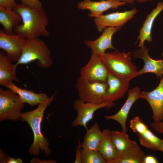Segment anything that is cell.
Listing matches in <instances>:
<instances>
[{"label":"cell","mask_w":163,"mask_h":163,"mask_svg":"<svg viewBox=\"0 0 163 163\" xmlns=\"http://www.w3.org/2000/svg\"><path fill=\"white\" fill-rule=\"evenodd\" d=\"M128 92L127 99L119 111L114 115L104 116L107 120H113L118 123L121 126L122 131L125 132L127 130L126 122L130 109L137 100L141 99L142 95V91L138 86L129 89Z\"/></svg>","instance_id":"cell-12"},{"label":"cell","mask_w":163,"mask_h":163,"mask_svg":"<svg viewBox=\"0 0 163 163\" xmlns=\"http://www.w3.org/2000/svg\"><path fill=\"white\" fill-rule=\"evenodd\" d=\"M121 27H108L105 28L101 35L93 40H86L84 44L90 49L92 53L101 56L108 49L117 50L112 44V39L113 34L120 30Z\"/></svg>","instance_id":"cell-14"},{"label":"cell","mask_w":163,"mask_h":163,"mask_svg":"<svg viewBox=\"0 0 163 163\" xmlns=\"http://www.w3.org/2000/svg\"><path fill=\"white\" fill-rule=\"evenodd\" d=\"M158 161L154 156L149 155L145 156L143 159V163H158Z\"/></svg>","instance_id":"cell-32"},{"label":"cell","mask_w":163,"mask_h":163,"mask_svg":"<svg viewBox=\"0 0 163 163\" xmlns=\"http://www.w3.org/2000/svg\"><path fill=\"white\" fill-rule=\"evenodd\" d=\"M107 101L114 102L123 97L129 89V82L122 81L108 73Z\"/></svg>","instance_id":"cell-17"},{"label":"cell","mask_w":163,"mask_h":163,"mask_svg":"<svg viewBox=\"0 0 163 163\" xmlns=\"http://www.w3.org/2000/svg\"><path fill=\"white\" fill-rule=\"evenodd\" d=\"M129 126L133 132L137 133L142 132L148 128L138 116L134 117L130 120Z\"/></svg>","instance_id":"cell-27"},{"label":"cell","mask_w":163,"mask_h":163,"mask_svg":"<svg viewBox=\"0 0 163 163\" xmlns=\"http://www.w3.org/2000/svg\"><path fill=\"white\" fill-rule=\"evenodd\" d=\"M141 99L146 100L150 105L154 122L163 121V76L154 90L142 92Z\"/></svg>","instance_id":"cell-13"},{"label":"cell","mask_w":163,"mask_h":163,"mask_svg":"<svg viewBox=\"0 0 163 163\" xmlns=\"http://www.w3.org/2000/svg\"><path fill=\"white\" fill-rule=\"evenodd\" d=\"M163 10V2H159L157 3L156 7L146 16L142 27L139 30L136 40V42L139 41L137 46L138 48L143 46L145 41L148 43H151L152 41L151 33L154 22Z\"/></svg>","instance_id":"cell-16"},{"label":"cell","mask_w":163,"mask_h":163,"mask_svg":"<svg viewBox=\"0 0 163 163\" xmlns=\"http://www.w3.org/2000/svg\"><path fill=\"white\" fill-rule=\"evenodd\" d=\"M12 62L3 51L0 52V85L2 86L13 82V81L19 82Z\"/></svg>","instance_id":"cell-21"},{"label":"cell","mask_w":163,"mask_h":163,"mask_svg":"<svg viewBox=\"0 0 163 163\" xmlns=\"http://www.w3.org/2000/svg\"><path fill=\"white\" fill-rule=\"evenodd\" d=\"M26 39L15 33L10 35L0 29V48L4 51L13 62L19 59Z\"/></svg>","instance_id":"cell-10"},{"label":"cell","mask_w":163,"mask_h":163,"mask_svg":"<svg viewBox=\"0 0 163 163\" xmlns=\"http://www.w3.org/2000/svg\"><path fill=\"white\" fill-rule=\"evenodd\" d=\"M22 3L32 8L42 7V3L39 0H20Z\"/></svg>","instance_id":"cell-28"},{"label":"cell","mask_w":163,"mask_h":163,"mask_svg":"<svg viewBox=\"0 0 163 163\" xmlns=\"http://www.w3.org/2000/svg\"><path fill=\"white\" fill-rule=\"evenodd\" d=\"M21 21V16L13 9L0 7V24L5 33L14 34V27Z\"/></svg>","instance_id":"cell-20"},{"label":"cell","mask_w":163,"mask_h":163,"mask_svg":"<svg viewBox=\"0 0 163 163\" xmlns=\"http://www.w3.org/2000/svg\"><path fill=\"white\" fill-rule=\"evenodd\" d=\"M81 143L79 140H78V145L76 148L75 159L74 163H82Z\"/></svg>","instance_id":"cell-31"},{"label":"cell","mask_w":163,"mask_h":163,"mask_svg":"<svg viewBox=\"0 0 163 163\" xmlns=\"http://www.w3.org/2000/svg\"><path fill=\"white\" fill-rule=\"evenodd\" d=\"M118 1L123 2L132 5L133 4L135 0H115Z\"/></svg>","instance_id":"cell-35"},{"label":"cell","mask_w":163,"mask_h":163,"mask_svg":"<svg viewBox=\"0 0 163 163\" xmlns=\"http://www.w3.org/2000/svg\"><path fill=\"white\" fill-rule=\"evenodd\" d=\"M126 4L125 2L115 0H102L98 1L83 0L77 4V6L79 9L89 10L90 13L88 16L94 18L103 14L104 12L108 10L117 8Z\"/></svg>","instance_id":"cell-15"},{"label":"cell","mask_w":163,"mask_h":163,"mask_svg":"<svg viewBox=\"0 0 163 163\" xmlns=\"http://www.w3.org/2000/svg\"><path fill=\"white\" fill-rule=\"evenodd\" d=\"M15 0H0V7L13 9L17 4Z\"/></svg>","instance_id":"cell-30"},{"label":"cell","mask_w":163,"mask_h":163,"mask_svg":"<svg viewBox=\"0 0 163 163\" xmlns=\"http://www.w3.org/2000/svg\"><path fill=\"white\" fill-rule=\"evenodd\" d=\"M159 151H161L163 153V142L161 146V147L160 148Z\"/></svg>","instance_id":"cell-37"},{"label":"cell","mask_w":163,"mask_h":163,"mask_svg":"<svg viewBox=\"0 0 163 163\" xmlns=\"http://www.w3.org/2000/svg\"><path fill=\"white\" fill-rule=\"evenodd\" d=\"M0 155V163H7L8 160L10 157L5 154L1 150Z\"/></svg>","instance_id":"cell-33"},{"label":"cell","mask_w":163,"mask_h":163,"mask_svg":"<svg viewBox=\"0 0 163 163\" xmlns=\"http://www.w3.org/2000/svg\"><path fill=\"white\" fill-rule=\"evenodd\" d=\"M56 94V92H55L46 101L39 104L37 109L21 113L20 120L27 122L33 133L34 141L29 150L30 155H38L41 150L46 156L51 153L48 140L43 136L41 132V124L45 110L53 101Z\"/></svg>","instance_id":"cell-2"},{"label":"cell","mask_w":163,"mask_h":163,"mask_svg":"<svg viewBox=\"0 0 163 163\" xmlns=\"http://www.w3.org/2000/svg\"><path fill=\"white\" fill-rule=\"evenodd\" d=\"M108 72L123 81L129 82L138 76V70L132 61L130 52H105L100 56Z\"/></svg>","instance_id":"cell-3"},{"label":"cell","mask_w":163,"mask_h":163,"mask_svg":"<svg viewBox=\"0 0 163 163\" xmlns=\"http://www.w3.org/2000/svg\"><path fill=\"white\" fill-rule=\"evenodd\" d=\"M115 105L114 102L106 101L100 104H95L85 102L78 98L74 101L73 105L74 108L77 111V117L71 124L74 127L83 126L87 130L88 129L87 124L93 118L96 111L103 108L110 109Z\"/></svg>","instance_id":"cell-7"},{"label":"cell","mask_w":163,"mask_h":163,"mask_svg":"<svg viewBox=\"0 0 163 163\" xmlns=\"http://www.w3.org/2000/svg\"><path fill=\"white\" fill-rule=\"evenodd\" d=\"M23 160L20 158L16 159L10 157L7 163H22Z\"/></svg>","instance_id":"cell-34"},{"label":"cell","mask_w":163,"mask_h":163,"mask_svg":"<svg viewBox=\"0 0 163 163\" xmlns=\"http://www.w3.org/2000/svg\"><path fill=\"white\" fill-rule=\"evenodd\" d=\"M110 136L118 155L129 147L137 143L135 141L129 139L126 132L122 130L121 131L111 130Z\"/></svg>","instance_id":"cell-24"},{"label":"cell","mask_w":163,"mask_h":163,"mask_svg":"<svg viewBox=\"0 0 163 163\" xmlns=\"http://www.w3.org/2000/svg\"><path fill=\"white\" fill-rule=\"evenodd\" d=\"M4 86L18 94L22 102L24 103H27L31 106L38 105L46 101L49 98L45 93H36L33 90H28L20 88L13 82Z\"/></svg>","instance_id":"cell-18"},{"label":"cell","mask_w":163,"mask_h":163,"mask_svg":"<svg viewBox=\"0 0 163 163\" xmlns=\"http://www.w3.org/2000/svg\"><path fill=\"white\" fill-rule=\"evenodd\" d=\"M150 127L158 133H163V121L154 122L150 124Z\"/></svg>","instance_id":"cell-29"},{"label":"cell","mask_w":163,"mask_h":163,"mask_svg":"<svg viewBox=\"0 0 163 163\" xmlns=\"http://www.w3.org/2000/svg\"><path fill=\"white\" fill-rule=\"evenodd\" d=\"M75 87L79 98L84 102L100 104L107 101V82H89L79 77Z\"/></svg>","instance_id":"cell-6"},{"label":"cell","mask_w":163,"mask_h":163,"mask_svg":"<svg viewBox=\"0 0 163 163\" xmlns=\"http://www.w3.org/2000/svg\"><path fill=\"white\" fill-rule=\"evenodd\" d=\"M153 0H135V1H136L138 2L139 3H146L148 2H151L153 1Z\"/></svg>","instance_id":"cell-36"},{"label":"cell","mask_w":163,"mask_h":163,"mask_svg":"<svg viewBox=\"0 0 163 163\" xmlns=\"http://www.w3.org/2000/svg\"><path fill=\"white\" fill-rule=\"evenodd\" d=\"M22 18V23L14 27V33L26 39L47 37L50 32L46 29L48 19L43 7L32 8L21 3L13 8Z\"/></svg>","instance_id":"cell-1"},{"label":"cell","mask_w":163,"mask_h":163,"mask_svg":"<svg viewBox=\"0 0 163 163\" xmlns=\"http://www.w3.org/2000/svg\"><path fill=\"white\" fill-rule=\"evenodd\" d=\"M134 51L132 55L134 58L141 59L144 62L143 67L138 71V76L151 73L160 79L163 76V59L155 60L151 58L148 54L149 49L144 45Z\"/></svg>","instance_id":"cell-11"},{"label":"cell","mask_w":163,"mask_h":163,"mask_svg":"<svg viewBox=\"0 0 163 163\" xmlns=\"http://www.w3.org/2000/svg\"><path fill=\"white\" fill-rule=\"evenodd\" d=\"M86 130L83 141L80 144L81 148L87 150H97L103 134L98 123L95 122L90 129Z\"/></svg>","instance_id":"cell-22"},{"label":"cell","mask_w":163,"mask_h":163,"mask_svg":"<svg viewBox=\"0 0 163 163\" xmlns=\"http://www.w3.org/2000/svg\"><path fill=\"white\" fill-rule=\"evenodd\" d=\"M110 128L102 131L101 140L97 151L107 161V163L115 159L117 154L112 142Z\"/></svg>","instance_id":"cell-23"},{"label":"cell","mask_w":163,"mask_h":163,"mask_svg":"<svg viewBox=\"0 0 163 163\" xmlns=\"http://www.w3.org/2000/svg\"><path fill=\"white\" fill-rule=\"evenodd\" d=\"M137 134L139 141L142 146L154 151H159L163 142V139L156 136L149 128Z\"/></svg>","instance_id":"cell-25"},{"label":"cell","mask_w":163,"mask_h":163,"mask_svg":"<svg viewBox=\"0 0 163 163\" xmlns=\"http://www.w3.org/2000/svg\"><path fill=\"white\" fill-rule=\"evenodd\" d=\"M137 11L134 8L129 11L102 14L94 18V22L97 30L101 32L108 27H121L131 20Z\"/></svg>","instance_id":"cell-9"},{"label":"cell","mask_w":163,"mask_h":163,"mask_svg":"<svg viewBox=\"0 0 163 163\" xmlns=\"http://www.w3.org/2000/svg\"><path fill=\"white\" fill-rule=\"evenodd\" d=\"M82 163H107V161L97 150L81 148Z\"/></svg>","instance_id":"cell-26"},{"label":"cell","mask_w":163,"mask_h":163,"mask_svg":"<svg viewBox=\"0 0 163 163\" xmlns=\"http://www.w3.org/2000/svg\"><path fill=\"white\" fill-rule=\"evenodd\" d=\"M145 156L144 152L136 143L119 154L115 159L107 163H143Z\"/></svg>","instance_id":"cell-19"},{"label":"cell","mask_w":163,"mask_h":163,"mask_svg":"<svg viewBox=\"0 0 163 163\" xmlns=\"http://www.w3.org/2000/svg\"><path fill=\"white\" fill-rule=\"evenodd\" d=\"M19 96L11 90L0 88V121H17L19 120L24 104Z\"/></svg>","instance_id":"cell-5"},{"label":"cell","mask_w":163,"mask_h":163,"mask_svg":"<svg viewBox=\"0 0 163 163\" xmlns=\"http://www.w3.org/2000/svg\"><path fill=\"white\" fill-rule=\"evenodd\" d=\"M50 54L48 46L43 40L39 38L26 39L20 57L14 65V70L16 72L19 64H27L35 60L40 67L49 68L53 63Z\"/></svg>","instance_id":"cell-4"},{"label":"cell","mask_w":163,"mask_h":163,"mask_svg":"<svg viewBox=\"0 0 163 163\" xmlns=\"http://www.w3.org/2000/svg\"><path fill=\"white\" fill-rule=\"evenodd\" d=\"M108 73L101 56L92 53L88 63L82 67L80 77L89 82H107Z\"/></svg>","instance_id":"cell-8"},{"label":"cell","mask_w":163,"mask_h":163,"mask_svg":"<svg viewBox=\"0 0 163 163\" xmlns=\"http://www.w3.org/2000/svg\"><path fill=\"white\" fill-rule=\"evenodd\" d=\"M161 56H162L163 57V52L162 53V54H161Z\"/></svg>","instance_id":"cell-38"}]
</instances>
